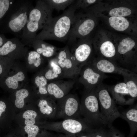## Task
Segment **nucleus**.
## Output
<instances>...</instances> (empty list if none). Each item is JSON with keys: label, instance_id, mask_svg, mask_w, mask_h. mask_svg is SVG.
<instances>
[{"label": "nucleus", "instance_id": "1", "mask_svg": "<svg viewBox=\"0 0 137 137\" xmlns=\"http://www.w3.org/2000/svg\"><path fill=\"white\" fill-rule=\"evenodd\" d=\"M78 8L77 1L76 2L74 1L61 15L53 18L42 31L37 35L35 39L61 42L67 41L75 19V11Z\"/></svg>", "mask_w": 137, "mask_h": 137}, {"label": "nucleus", "instance_id": "2", "mask_svg": "<svg viewBox=\"0 0 137 137\" xmlns=\"http://www.w3.org/2000/svg\"><path fill=\"white\" fill-rule=\"evenodd\" d=\"M36 2L35 6L30 12L21 37L20 40L25 45L31 46L37 31L42 29L53 18V9L45 0Z\"/></svg>", "mask_w": 137, "mask_h": 137}, {"label": "nucleus", "instance_id": "3", "mask_svg": "<svg viewBox=\"0 0 137 137\" xmlns=\"http://www.w3.org/2000/svg\"><path fill=\"white\" fill-rule=\"evenodd\" d=\"M34 7L31 0H15L6 14L7 31L20 39L30 12Z\"/></svg>", "mask_w": 137, "mask_h": 137}, {"label": "nucleus", "instance_id": "4", "mask_svg": "<svg viewBox=\"0 0 137 137\" xmlns=\"http://www.w3.org/2000/svg\"><path fill=\"white\" fill-rule=\"evenodd\" d=\"M94 90L98 100L101 117L103 124L110 127L112 126L114 121L120 117L121 113L106 85L102 83L97 87Z\"/></svg>", "mask_w": 137, "mask_h": 137}, {"label": "nucleus", "instance_id": "5", "mask_svg": "<svg viewBox=\"0 0 137 137\" xmlns=\"http://www.w3.org/2000/svg\"><path fill=\"white\" fill-rule=\"evenodd\" d=\"M80 110L83 119L91 126L104 125L94 89L90 91H84L80 102Z\"/></svg>", "mask_w": 137, "mask_h": 137}, {"label": "nucleus", "instance_id": "6", "mask_svg": "<svg viewBox=\"0 0 137 137\" xmlns=\"http://www.w3.org/2000/svg\"><path fill=\"white\" fill-rule=\"evenodd\" d=\"M135 43L132 39L127 37L119 43L116 50L117 60L121 66L131 71L137 69V59L135 54Z\"/></svg>", "mask_w": 137, "mask_h": 137}, {"label": "nucleus", "instance_id": "7", "mask_svg": "<svg viewBox=\"0 0 137 137\" xmlns=\"http://www.w3.org/2000/svg\"><path fill=\"white\" fill-rule=\"evenodd\" d=\"M56 104V118L64 119L80 118V102L76 94H68L57 100Z\"/></svg>", "mask_w": 137, "mask_h": 137}, {"label": "nucleus", "instance_id": "8", "mask_svg": "<svg viewBox=\"0 0 137 137\" xmlns=\"http://www.w3.org/2000/svg\"><path fill=\"white\" fill-rule=\"evenodd\" d=\"M108 77L105 73L97 70L90 61L81 68L78 81L84 86L85 91H90L101 84Z\"/></svg>", "mask_w": 137, "mask_h": 137}, {"label": "nucleus", "instance_id": "9", "mask_svg": "<svg viewBox=\"0 0 137 137\" xmlns=\"http://www.w3.org/2000/svg\"><path fill=\"white\" fill-rule=\"evenodd\" d=\"M90 17L75 14L74 20L68 35L67 45L75 42L77 38L81 39L87 36L92 32L95 24L94 20Z\"/></svg>", "mask_w": 137, "mask_h": 137}, {"label": "nucleus", "instance_id": "10", "mask_svg": "<svg viewBox=\"0 0 137 137\" xmlns=\"http://www.w3.org/2000/svg\"><path fill=\"white\" fill-rule=\"evenodd\" d=\"M55 57L65 78L77 80L80 69L76 63L67 45L59 48Z\"/></svg>", "mask_w": 137, "mask_h": 137}, {"label": "nucleus", "instance_id": "11", "mask_svg": "<svg viewBox=\"0 0 137 137\" xmlns=\"http://www.w3.org/2000/svg\"><path fill=\"white\" fill-rule=\"evenodd\" d=\"M50 129L58 131L75 134L84 131H87L91 126L83 118L67 119L50 123L47 126Z\"/></svg>", "mask_w": 137, "mask_h": 137}, {"label": "nucleus", "instance_id": "12", "mask_svg": "<svg viewBox=\"0 0 137 137\" xmlns=\"http://www.w3.org/2000/svg\"><path fill=\"white\" fill-rule=\"evenodd\" d=\"M80 39L67 46L76 63L81 69L92 58V48L90 41Z\"/></svg>", "mask_w": 137, "mask_h": 137}, {"label": "nucleus", "instance_id": "13", "mask_svg": "<svg viewBox=\"0 0 137 137\" xmlns=\"http://www.w3.org/2000/svg\"><path fill=\"white\" fill-rule=\"evenodd\" d=\"M25 46L17 37L8 39L0 48V56L10 58L25 57L28 51L27 48Z\"/></svg>", "mask_w": 137, "mask_h": 137}, {"label": "nucleus", "instance_id": "14", "mask_svg": "<svg viewBox=\"0 0 137 137\" xmlns=\"http://www.w3.org/2000/svg\"><path fill=\"white\" fill-rule=\"evenodd\" d=\"M76 82L72 79H61L50 81L47 87L49 97L55 101L63 98L68 94Z\"/></svg>", "mask_w": 137, "mask_h": 137}, {"label": "nucleus", "instance_id": "15", "mask_svg": "<svg viewBox=\"0 0 137 137\" xmlns=\"http://www.w3.org/2000/svg\"><path fill=\"white\" fill-rule=\"evenodd\" d=\"M90 61L97 70L105 74L114 73L123 76L134 73L120 66L111 61L102 57L92 58Z\"/></svg>", "mask_w": 137, "mask_h": 137}, {"label": "nucleus", "instance_id": "16", "mask_svg": "<svg viewBox=\"0 0 137 137\" xmlns=\"http://www.w3.org/2000/svg\"><path fill=\"white\" fill-rule=\"evenodd\" d=\"M106 87L112 96L115 102L121 105L132 104L133 100L129 98V95L126 85L124 82Z\"/></svg>", "mask_w": 137, "mask_h": 137}, {"label": "nucleus", "instance_id": "17", "mask_svg": "<svg viewBox=\"0 0 137 137\" xmlns=\"http://www.w3.org/2000/svg\"><path fill=\"white\" fill-rule=\"evenodd\" d=\"M31 46L35 51L48 60L55 56L59 48L40 39H35Z\"/></svg>", "mask_w": 137, "mask_h": 137}, {"label": "nucleus", "instance_id": "18", "mask_svg": "<svg viewBox=\"0 0 137 137\" xmlns=\"http://www.w3.org/2000/svg\"><path fill=\"white\" fill-rule=\"evenodd\" d=\"M48 61L47 66L40 72L47 81H51L65 78L62 69L57 62L55 57Z\"/></svg>", "mask_w": 137, "mask_h": 137}, {"label": "nucleus", "instance_id": "19", "mask_svg": "<svg viewBox=\"0 0 137 137\" xmlns=\"http://www.w3.org/2000/svg\"><path fill=\"white\" fill-rule=\"evenodd\" d=\"M38 107L41 114L49 118H55L57 110L56 103L49 97H41Z\"/></svg>", "mask_w": 137, "mask_h": 137}, {"label": "nucleus", "instance_id": "20", "mask_svg": "<svg viewBox=\"0 0 137 137\" xmlns=\"http://www.w3.org/2000/svg\"><path fill=\"white\" fill-rule=\"evenodd\" d=\"M120 117L126 121L130 126L129 137H133L137 129V107L135 105L121 113Z\"/></svg>", "mask_w": 137, "mask_h": 137}, {"label": "nucleus", "instance_id": "21", "mask_svg": "<svg viewBox=\"0 0 137 137\" xmlns=\"http://www.w3.org/2000/svg\"><path fill=\"white\" fill-rule=\"evenodd\" d=\"M98 48L99 52L103 57L102 58L116 63V48L112 42L109 41H105L98 46Z\"/></svg>", "mask_w": 137, "mask_h": 137}, {"label": "nucleus", "instance_id": "22", "mask_svg": "<svg viewBox=\"0 0 137 137\" xmlns=\"http://www.w3.org/2000/svg\"><path fill=\"white\" fill-rule=\"evenodd\" d=\"M25 76L23 72H18L12 76H6L0 78V85L9 89H15L19 86V82L23 81L25 79Z\"/></svg>", "mask_w": 137, "mask_h": 137}, {"label": "nucleus", "instance_id": "23", "mask_svg": "<svg viewBox=\"0 0 137 137\" xmlns=\"http://www.w3.org/2000/svg\"><path fill=\"white\" fill-rule=\"evenodd\" d=\"M130 96L134 99L137 96V74L133 73L123 76Z\"/></svg>", "mask_w": 137, "mask_h": 137}, {"label": "nucleus", "instance_id": "24", "mask_svg": "<svg viewBox=\"0 0 137 137\" xmlns=\"http://www.w3.org/2000/svg\"><path fill=\"white\" fill-rule=\"evenodd\" d=\"M109 22L112 27L119 31H124L129 25V21L123 17L111 16L109 19Z\"/></svg>", "mask_w": 137, "mask_h": 137}, {"label": "nucleus", "instance_id": "25", "mask_svg": "<svg viewBox=\"0 0 137 137\" xmlns=\"http://www.w3.org/2000/svg\"><path fill=\"white\" fill-rule=\"evenodd\" d=\"M48 81L40 72L35 77L34 82L38 88V93L41 97L48 96L47 90Z\"/></svg>", "mask_w": 137, "mask_h": 137}, {"label": "nucleus", "instance_id": "26", "mask_svg": "<svg viewBox=\"0 0 137 137\" xmlns=\"http://www.w3.org/2000/svg\"><path fill=\"white\" fill-rule=\"evenodd\" d=\"M25 57L27 58L29 64H33L37 68L41 67L45 59L35 50L27 51Z\"/></svg>", "mask_w": 137, "mask_h": 137}, {"label": "nucleus", "instance_id": "27", "mask_svg": "<svg viewBox=\"0 0 137 137\" xmlns=\"http://www.w3.org/2000/svg\"><path fill=\"white\" fill-rule=\"evenodd\" d=\"M45 1L53 9H55L58 12L64 10L75 1L73 0H45Z\"/></svg>", "mask_w": 137, "mask_h": 137}, {"label": "nucleus", "instance_id": "28", "mask_svg": "<svg viewBox=\"0 0 137 137\" xmlns=\"http://www.w3.org/2000/svg\"><path fill=\"white\" fill-rule=\"evenodd\" d=\"M28 91L26 89H22L17 91L15 94L16 99L15 105L18 108L21 109L24 105V99L29 95Z\"/></svg>", "mask_w": 137, "mask_h": 137}, {"label": "nucleus", "instance_id": "29", "mask_svg": "<svg viewBox=\"0 0 137 137\" xmlns=\"http://www.w3.org/2000/svg\"><path fill=\"white\" fill-rule=\"evenodd\" d=\"M131 13L130 9L125 7L113 8L111 10L109 14L111 16L124 17L130 15Z\"/></svg>", "mask_w": 137, "mask_h": 137}, {"label": "nucleus", "instance_id": "30", "mask_svg": "<svg viewBox=\"0 0 137 137\" xmlns=\"http://www.w3.org/2000/svg\"><path fill=\"white\" fill-rule=\"evenodd\" d=\"M37 116V113L35 111L28 110L25 111L23 115V117L25 119V124L26 125H34Z\"/></svg>", "mask_w": 137, "mask_h": 137}, {"label": "nucleus", "instance_id": "31", "mask_svg": "<svg viewBox=\"0 0 137 137\" xmlns=\"http://www.w3.org/2000/svg\"><path fill=\"white\" fill-rule=\"evenodd\" d=\"M15 0H0V20L6 14Z\"/></svg>", "mask_w": 137, "mask_h": 137}, {"label": "nucleus", "instance_id": "32", "mask_svg": "<svg viewBox=\"0 0 137 137\" xmlns=\"http://www.w3.org/2000/svg\"><path fill=\"white\" fill-rule=\"evenodd\" d=\"M11 58L6 56H0V78L7 75L8 62Z\"/></svg>", "mask_w": 137, "mask_h": 137}, {"label": "nucleus", "instance_id": "33", "mask_svg": "<svg viewBox=\"0 0 137 137\" xmlns=\"http://www.w3.org/2000/svg\"><path fill=\"white\" fill-rule=\"evenodd\" d=\"M87 132L88 135L91 137H107L105 130L102 127L91 128Z\"/></svg>", "mask_w": 137, "mask_h": 137}, {"label": "nucleus", "instance_id": "34", "mask_svg": "<svg viewBox=\"0 0 137 137\" xmlns=\"http://www.w3.org/2000/svg\"><path fill=\"white\" fill-rule=\"evenodd\" d=\"M24 129L28 134V137H36L39 129L38 126L36 125H26L24 127Z\"/></svg>", "mask_w": 137, "mask_h": 137}, {"label": "nucleus", "instance_id": "35", "mask_svg": "<svg viewBox=\"0 0 137 137\" xmlns=\"http://www.w3.org/2000/svg\"><path fill=\"white\" fill-rule=\"evenodd\" d=\"M108 130H105L107 137H124L123 134L112 126L109 128Z\"/></svg>", "mask_w": 137, "mask_h": 137}, {"label": "nucleus", "instance_id": "36", "mask_svg": "<svg viewBox=\"0 0 137 137\" xmlns=\"http://www.w3.org/2000/svg\"><path fill=\"white\" fill-rule=\"evenodd\" d=\"M7 39H6L0 35V48L6 42Z\"/></svg>", "mask_w": 137, "mask_h": 137}, {"label": "nucleus", "instance_id": "37", "mask_svg": "<svg viewBox=\"0 0 137 137\" xmlns=\"http://www.w3.org/2000/svg\"><path fill=\"white\" fill-rule=\"evenodd\" d=\"M86 1L90 5L94 3L96 1L95 0H87Z\"/></svg>", "mask_w": 137, "mask_h": 137}, {"label": "nucleus", "instance_id": "38", "mask_svg": "<svg viewBox=\"0 0 137 137\" xmlns=\"http://www.w3.org/2000/svg\"><path fill=\"white\" fill-rule=\"evenodd\" d=\"M74 137H77V136H74ZM78 137H91L89 135H79L78 136Z\"/></svg>", "mask_w": 137, "mask_h": 137}]
</instances>
